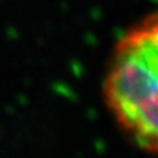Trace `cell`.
<instances>
[{
	"label": "cell",
	"instance_id": "cell-1",
	"mask_svg": "<svg viewBox=\"0 0 158 158\" xmlns=\"http://www.w3.org/2000/svg\"><path fill=\"white\" fill-rule=\"evenodd\" d=\"M103 88L116 125L137 148L158 154V12L118 38Z\"/></svg>",
	"mask_w": 158,
	"mask_h": 158
}]
</instances>
